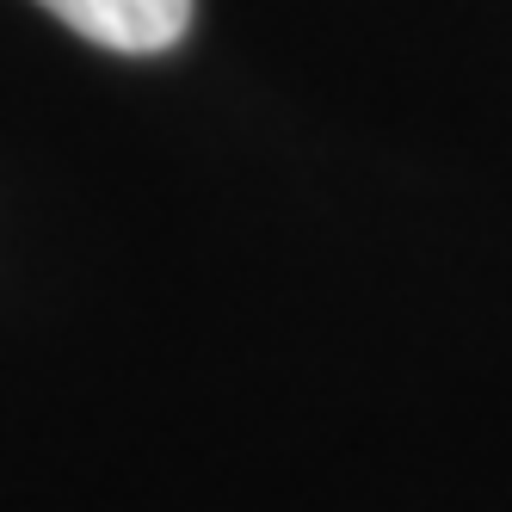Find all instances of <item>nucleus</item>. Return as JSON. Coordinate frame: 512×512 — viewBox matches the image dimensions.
Instances as JSON below:
<instances>
[{
  "label": "nucleus",
  "instance_id": "1",
  "mask_svg": "<svg viewBox=\"0 0 512 512\" xmlns=\"http://www.w3.org/2000/svg\"><path fill=\"white\" fill-rule=\"evenodd\" d=\"M38 7H50L68 31L124 56H155L179 44L192 25V0H38Z\"/></svg>",
  "mask_w": 512,
  "mask_h": 512
}]
</instances>
